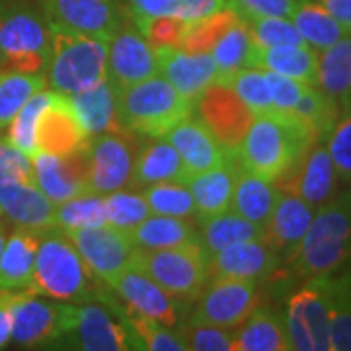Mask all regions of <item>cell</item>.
Returning a JSON list of instances; mask_svg holds the SVG:
<instances>
[{
	"label": "cell",
	"mask_w": 351,
	"mask_h": 351,
	"mask_svg": "<svg viewBox=\"0 0 351 351\" xmlns=\"http://www.w3.org/2000/svg\"><path fill=\"white\" fill-rule=\"evenodd\" d=\"M151 207V213L195 219V203L186 182H162L141 189Z\"/></svg>",
	"instance_id": "7bdbcfd3"
},
{
	"label": "cell",
	"mask_w": 351,
	"mask_h": 351,
	"mask_svg": "<svg viewBox=\"0 0 351 351\" xmlns=\"http://www.w3.org/2000/svg\"><path fill=\"white\" fill-rule=\"evenodd\" d=\"M49 24L110 41L125 22L117 0H39Z\"/></svg>",
	"instance_id": "2e32d148"
},
{
	"label": "cell",
	"mask_w": 351,
	"mask_h": 351,
	"mask_svg": "<svg viewBox=\"0 0 351 351\" xmlns=\"http://www.w3.org/2000/svg\"><path fill=\"white\" fill-rule=\"evenodd\" d=\"M88 143L90 135L76 115L71 98L53 92V98L39 115L36 131L38 152L63 156L86 149Z\"/></svg>",
	"instance_id": "d6986e66"
},
{
	"label": "cell",
	"mask_w": 351,
	"mask_h": 351,
	"mask_svg": "<svg viewBox=\"0 0 351 351\" xmlns=\"http://www.w3.org/2000/svg\"><path fill=\"white\" fill-rule=\"evenodd\" d=\"M256 47L258 45L252 39L248 24L240 18L237 24L226 29L223 38L219 39L211 49V55L219 69L217 82H225L228 76L240 69H250Z\"/></svg>",
	"instance_id": "8d00e7d4"
},
{
	"label": "cell",
	"mask_w": 351,
	"mask_h": 351,
	"mask_svg": "<svg viewBox=\"0 0 351 351\" xmlns=\"http://www.w3.org/2000/svg\"><path fill=\"white\" fill-rule=\"evenodd\" d=\"M240 20V14L234 8H223L217 12L195 18L186 22L184 38H182V49L191 53H211L215 43L223 38L226 29Z\"/></svg>",
	"instance_id": "ab89813d"
},
{
	"label": "cell",
	"mask_w": 351,
	"mask_h": 351,
	"mask_svg": "<svg viewBox=\"0 0 351 351\" xmlns=\"http://www.w3.org/2000/svg\"><path fill=\"white\" fill-rule=\"evenodd\" d=\"M55 350L125 351L138 350V343L133 330L113 318L110 306L84 302L69 306L63 336Z\"/></svg>",
	"instance_id": "9c48e42d"
},
{
	"label": "cell",
	"mask_w": 351,
	"mask_h": 351,
	"mask_svg": "<svg viewBox=\"0 0 351 351\" xmlns=\"http://www.w3.org/2000/svg\"><path fill=\"white\" fill-rule=\"evenodd\" d=\"M283 320L291 351L332 350V287L328 276L306 279L289 297Z\"/></svg>",
	"instance_id": "ba28073f"
},
{
	"label": "cell",
	"mask_w": 351,
	"mask_h": 351,
	"mask_svg": "<svg viewBox=\"0 0 351 351\" xmlns=\"http://www.w3.org/2000/svg\"><path fill=\"white\" fill-rule=\"evenodd\" d=\"M106 205V219L108 225L121 228L129 232L133 226L143 223L149 215L151 207L141 191H129V189H115L104 195Z\"/></svg>",
	"instance_id": "ee69618b"
},
{
	"label": "cell",
	"mask_w": 351,
	"mask_h": 351,
	"mask_svg": "<svg viewBox=\"0 0 351 351\" xmlns=\"http://www.w3.org/2000/svg\"><path fill=\"white\" fill-rule=\"evenodd\" d=\"M189 176L182 164V158L174 147L164 137L154 138L145 145L135 156L133 174H131V188L143 189L162 184V182H186Z\"/></svg>",
	"instance_id": "f1b7e54d"
},
{
	"label": "cell",
	"mask_w": 351,
	"mask_h": 351,
	"mask_svg": "<svg viewBox=\"0 0 351 351\" xmlns=\"http://www.w3.org/2000/svg\"><path fill=\"white\" fill-rule=\"evenodd\" d=\"M252 66L316 86L318 51L308 45H283L267 49L256 47Z\"/></svg>",
	"instance_id": "836d02e7"
},
{
	"label": "cell",
	"mask_w": 351,
	"mask_h": 351,
	"mask_svg": "<svg viewBox=\"0 0 351 351\" xmlns=\"http://www.w3.org/2000/svg\"><path fill=\"white\" fill-rule=\"evenodd\" d=\"M45 86L47 80L43 75H27L0 66V133L6 131L25 101Z\"/></svg>",
	"instance_id": "74e56055"
},
{
	"label": "cell",
	"mask_w": 351,
	"mask_h": 351,
	"mask_svg": "<svg viewBox=\"0 0 351 351\" xmlns=\"http://www.w3.org/2000/svg\"><path fill=\"white\" fill-rule=\"evenodd\" d=\"M351 256V189L316 209L297 254L293 271L302 279L330 276Z\"/></svg>",
	"instance_id": "7a4b0ae2"
},
{
	"label": "cell",
	"mask_w": 351,
	"mask_h": 351,
	"mask_svg": "<svg viewBox=\"0 0 351 351\" xmlns=\"http://www.w3.org/2000/svg\"><path fill=\"white\" fill-rule=\"evenodd\" d=\"M279 197H281V189L276 182L240 168L232 191L230 209L265 228Z\"/></svg>",
	"instance_id": "d6a6232c"
},
{
	"label": "cell",
	"mask_w": 351,
	"mask_h": 351,
	"mask_svg": "<svg viewBox=\"0 0 351 351\" xmlns=\"http://www.w3.org/2000/svg\"><path fill=\"white\" fill-rule=\"evenodd\" d=\"M131 131H112L90 137L88 143V189L110 193L131 184L135 164V143Z\"/></svg>",
	"instance_id": "7c38bea8"
},
{
	"label": "cell",
	"mask_w": 351,
	"mask_h": 351,
	"mask_svg": "<svg viewBox=\"0 0 351 351\" xmlns=\"http://www.w3.org/2000/svg\"><path fill=\"white\" fill-rule=\"evenodd\" d=\"M127 234L135 250L151 252L195 242L199 240V228L191 223V219L151 213L143 223L133 226Z\"/></svg>",
	"instance_id": "4dcf8cb0"
},
{
	"label": "cell",
	"mask_w": 351,
	"mask_h": 351,
	"mask_svg": "<svg viewBox=\"0 0 351 351\" xmlns=\"http://www.w3.org/2000/svg\"><path fill=\"white\" fill-rule=\"evenodd\" d=\"M193 110L195 101L182 96L160 75L119 90L121 123L138 137H164Z\"/></svg>",
	"instance_id": "8992f818"
},
{
	"label": "cell",
	"mask_w": 351,
	"mask_h": 351,
	"mask_svg": "<svg viewBox=\"0 0 351 351\" xmlns=\"http://www.w3.org/2000/svg\"><path fill=\"white\" fill-rule=\"evenodd\" d=\"M6 237H8V230H6V225L0 221V252L4 248V242H6Z\"/></svg>",
	"instance_id": "91938a15"
},
{
	"label": "cell",
	"mask_w": 351,
	"mask_h": 351,
	"mask_svg": "<svg viewBox=\"0 0 351 351\" xmlns=\"http://www.w3.org/2000/svg\"><path fill=\"white\" fill-rule=\"evenodd\" d=\"M34 180L55 205L80 195L88 189V147L71 154L36 152L32 156Z\"/></svg>",
	"instance_id": "ac0fdd59"
},
{
	"label": "cell",
	"mask_w": 351,
	"mask_h": 351,
	"mask_svg": "<svg viewBox=\"0 0 351 351\" xmlns=\"http://www.w3.org/2000/svg\"><path fill=\"white\" fill-rule=\"evenodd\" d=\"M110 289L117 293L119 301L129 311L160 322L164 326H180L188 318V314L184 313L186 302L174 299L152 277L133 263H129V267L113 279Z\"/></svg>",
	"instance_id": "5bb4252c"
},
{
	"label": "cell",
	"mask_w": 351,
	"mask_h": 351,
	"mask_svg": "<svg viewBox=\"0 0 351 351\" xmlns=\"http://www.w3.org/2000/svg\"><path fill=\"white\" fill-rule=\"evenodd\" d=\"M301 0H230V8L240 14L242 20L281 16L289 18Z\"/></svg>",
	"instance_id": "db71d44e"
},
{
	"label": "cell",
	"mask_w": 351,
	"mask_h": 351,
	"mask_svg": "<svg viewBox=\"0 0 351 351\" xmlns=\"http://www.w3.org/2000/svg\"><path fill=\"white\" fill-rule=\"evenodd\" d=\"M316 88L338 106L339 112H348L351 98V34L318 51Z\"/></svg>",
	"instance_id": "f546056e"
},
{
	"label": "cell",
	"mask_w": 351,
	"mask_h": 351,
	"mask_svg": "<svg viewBox=\"0 0 351 351\" xmlns=\"http://www.w3.org/2000/svg\"><path fill=\"white\" fill-rule=\"evenodd\" d=\"M12 336V314H10V291L0 289V350L10 343Z\"/></svg>",
	"instance_id": "6f0895ef"
},
{
	"label": "cell",
	"mask_w": 351,
	"mask_h": 351,
	"mask_svg": "<svg viewBox=\"0 0 351 351\" xmlns=\"http://www.w3.org/2000/svg\"><path fill=\"white\" fill-rule=\"evenodd\" d=\"M131 20L154 49H172L182 45L186 20L178 16H131Z\"/></svg>",
	"instance_id": "681fc988"
},
{
	"label": "cell",
	"mask_w": 351,
	"mask_h": 351,
	"mask_svg": "<svg viewBox=\"0 0 351 351\" xmlns=\"http://www.w3.org/2000/svg\"><path fill=\"white\" fill-rule=\"evenodd\" d=\"M239 170L240 164L237 154H228L221 164L189 178L188 188L195 203L197 221L209 219L230 209Z\"/></svg>",
	"instance_id": "484cf974"
},
{
	"label": "cell",
	"mask_w": 351,
	"mask_h": 351,
	"mask_svg": "<svg viewBox=\"0 0 351 351\" xmlns=\"http://www.w3.org/2000/svg\"><path fill=\"white\" fill-rule=\"evenodd\" d=\"M69 98L90 137L112 131H129L119 117V88L110 76Z\"/></svg>",
	"instance_id": "4316f807"
},
{
	"label": "cell",
	"mask_w": 351,
	"mask_h": 351,
	"mask_svg": "<svg viewBox=\"0 0 351 351\" xmlns=\"http://www.w3.org/2000/svg\"><path fill=\"white\" fill-rule=\"evenodd\" d=\"M223 84H228L232 88L254 115L274 112V104H271V96H269V88L265 82L263 69H256V66L240 69V71L228 76Z\"/></svg>",
	"instance_id": "7dc6e473"
},
{
	"label": "cell",
	"mask_w": 351,
	"mask_h": 351,
	"mask_svg": "<svg viewBox=\"0 0 351 351\" xmlns=\"http://www.w3.org/2000/svg\"><path fill=\"white\" fill-rule=\"evenodd\" d=\"M66 237L73 240L90 274L108 287L115 277L129 267L135 254L129 234L112 225L78 228L66 232Z\"/></svg>",
	"instance_id": "4fadbf2b"
},
{
	"label": "cell",
	"mask_w": 351,
	"mask_h": 351,
	"mask_svg": "<svg viewBox=\"0 0 351 351\" xmlns=\"http://www.w3.org/2000/svg\"><path fill=\"white\" fill-rule=\"evenodd\" d=\"M131 263L186 304L195 301L211 279L209 256L199 240L166 250H135Z\"/></svg>",
	"instance_id": "52a82bcc"
},
{
	"label": "cell",
	"mask_w": 351,
	"mask_h": 351,
	"mask_svg": "<svg viewBox=\"0 0 351 351\" xmlns=\"http://www.w3.org/2000/svg\"><path fill=\"white\" fill-rule=\"evenodd\" d=\"M223 8H230V0H182L178 8V18L189 22Z\"/></svg>",
	"instance_id": "9f6ffc18"
},
{
	"label": "cell",
	"mask_w": 351,
	"mask_h": 351,
	"mask_svg": "<svg viewBox=\"0 0 351 351\" xmlns=\"http://www.w3.org/2000/svg\"><path fill=\"white\" fill-rule=\"evenodd\" d=\"M281 180H285V191L297 193L308 205H313L314 209L322 207L338 193V170L332 162L326 145L320 141H316L311 151L297 164V168L283 176Z\"/></svg>",
	"instance_id": "44dd1931"
},
{
	"label": "cell",
	"mask_w": 351,
	"mask_h": 351,
	"mask_svg": "<svg viewBox=\"0 0 351 351\" xmlns=\"http://www.w3.org/2000/svg\"><path fill=\"white\" fill-rule=\"evenodd\" d=\"M96 277L78 254L73 240L57 226L41 232L34 276L27 291L55 301H90L98 293Z\"/></svg>",
	"instance_id": "3957f363"
},
{
	"label": "cell",
	"mask_w": 351,
	"mask_h": 351,
	"mask_svg": "<svg viewBox=\"0 0 351 351\" xmlns=\"http://www.w3.org/2000/svg\"><path fill=\"white\" fill-rule=\"evenodd\" d=\"M0 219H2V209H0Z\"/></svg>",
	"instance_id": "6125c7cd"
},
{
	"label": "cell",
	"mask_w": 351,
	"mask_h": 351,
	"mask_svg": "<svg viewBox=\"0 0 351 351\" xmlns=\"http://www.w3.org/2000/svg\"><path fill=\"white\" fill-rule=\"evenodd\" d=\"M301 38L314 51H322L350 34L338 20L316 0H301L289 16Z\"/></svg>",
	"instance_id": "d590c367"
},
{
	"label": "cell",
	"mask_w": 351,
	"mask_h": 351,
	"mask_svg": "<svg viewBox=\"0 0 351 351\" xmlns=\"http://www.w3.org/2000/svg\"><path fill=\"white\" fill-rule=\"evenodd\" d=\"M314 213L316 209L313 205H308L297 193L281 191V197L265 225V240L279 254L281 262L293 260L313 223Z\"/></svg>",
	"instance_id": "603a6c76"
},
{
	"label": "cell",
	"mask_w": 351,
	"mask_h": 351,
	"mask_svg": "<svg viewBox=\"0 0 351 351\" xmlns=\"http://www.w3.org/2000/svg\"><path fill=\"white\" fill-rule=\"evenodd\" d=\"M0 209L14 226L45 230L55 226L57 205L36 186L27 182L0 184Z\"/></svg>",
	"instance_id": "d4e9b609"
},
{
	"label": "cell",
	"mask_w": 351,
	"mask_h": 351,
	"mask_svg": "<svg viewBox=\"0 0 351 351\" xmlns=\"http://www.w3.org/2000/svg\"><path fill=\"white\" fill-rule=\"evenodd\" d=\"M160 75L189 100H197L209 86L217 84L219 69L211 53H191L182 47L156 49Z\"/></svg>",
	"instance_id": "7402d4cb"
},
{
	"label": "cell",
	"mask_w": 351,
	"mask_h": 351,
	"mask_svg": "<svg viewBox=\"0 0 351 351\" xmlns=\"http://www.w3.org/2000/svg\"><path fill=\"white\" fill-rule=\"evenodd\" d=\"M232 351H291L283 314L271 308H254L234 328Z\"/></svg>",
	"instance_id": "1f68e13d"
},
{
	"label": "cell",
	"mask_w": 351,
	"mask_h": 351,
	"mask_svg": "<svg viewBox=\"0 0 351 351\" xmlns=\"http://www.w3.org/2000/svg\"><path fill=\"white\" fill-rule=\"evenodd\" d=\"M318 135L295 113L269 112L256 115L237 158L242 170L277 182L297 168Z\"/></svg>",
	"instance_id": "6da1fadb"
},
{
	"label": "cell",
	"mask_w": 351,
	"mask_h": 351,
	"mask_svg": "<svg viewBox=\"0 0 351 351\" xmlns=\"http://www.w3.org/2000/svg\"><path fill=\"white\" fill-rule=\"evenodd\" d=\"M108 225L104 195L96 191H84L71 199L57 203L55 209V226L64 232L90 228V226Z\"/></svg>",
	"instance_id": "f35d334b"
},
{
	"label": "cell",
	"mask_w": 351,
	"mask_h": 351,
	"mask_svg": "<svg viewBox=\"0 0 351 351\" xmlns=\"http://www.w3.org/2000/svg\"><path fill=\"white\" fill-rule=\"evenodd\" d=\"M178 332L186 341L188 351H232L234 350V328L217 326L209 322L188 318L180 324Z\"/></svg>",
	"instance_id": "bcb514c9"
},
{
	"label": "cell",
	"mask_w": 351,
	"mask_h": 351,
	"mask_svg": "<svg viewBox=\"0 0 351 351\" xmlns=\"http://www.w3.org/2000/svg\"><path fill=\"white\" fill-rule=\"evenodd\" d=\"M69 302L55 301L27 289L10 291L12 336L10 343L22 350L53 348L61 339Z\"/></svg>",
	"instance_id": "30bf717a"
},
{
	"label": "cell",
	"mask_w": 351,
	"mask_h": 351,
	"mask_svg": "<svg viewBox=\"0 0 351 351\" xmlns=\"http://www.w3.org/2000/svg\"><path fill=\"white\" fill-rule=\"evenodd\" d=\"M51 55V25L41 10L22 0L0 2V66L43 75Z\"/></svg>",
	"instance_id": "5b68a950"
},
{
	"label": "cell",
	"mask_w": 351,
	"mask_h": 351,
	"mask_svg": "<svg viewBox=\"0 0 351 351\" xmlns=\"http://www.w3.org/2000/svg\"><path fill=\"white\" fill-rule=\"evenodd\" d=\"M263 73H265V82H267V88H269L274 112L293 113V108H295V104L301 96L304 82L277 75V73H269V71H263Z\"/></svg>",
	"instance_id": "f5cc1de1"
},
{
	"label": "cell",
	"mask_w": 351,
	"mask_h": 351,
	"mask_svg": "<svg viewBox=\"0 0 351 351\" xmlns=\"http://www.w3.org/2000/svg\"><path fill=\"white\" fill-rule=\"evenodd\" d=\"M41 232L43 230L16 226L6 237L4 248L0 252V289L2 291H22L29 287Z\"/></svg>",
	"instance_id": "83f0119b"
},
{
	"label": "cell",
	"mask_w": 351,
	"mask_h": 351,
	"mask_svg": "<svg viewBox=\"0 0 351 351\" xmlns=\"http://www.w3.org/2000/svg\"><path fill=\"white\" fill-rule=\"evenodd\" d=\"M248 24L250 36L258 47H283V45H306L299 29L291 22V18L265 16L244 20Z\"/></svg>",
	"instance_id": "c3c4849f"
},
{
	"label": "cell",
	"mask_w": 351,
	"mask_h": 351,
	"mask_svg": "<svg viewBox=\"0 0 351 351\" xmlns=\"http://www.w3.org/2000/svg\"><path fill=\"white\" fill-rule=\"evenodd\" d=\"M51 25V55L45 80L53 92L73 96L108 76V41Z\"/></svg>",
	"instance_id": "277c9868"
},
{
	"label": "cell",
	"mask_w": 351,
	"mask_h": 351,
	"mask_svg": "<svg viewBox=\"0 0 351 351\" xmlns=\"http://www.w3.org/2000/svg\"><path fill=\"white\" fill-rule=\"evenodd\" d=\"M332 287V350L351 351V277L328 276Z\"/></svg>",
	"instance_id": "f6af8a7d"
},
{
	"label": "cell",
	"mask_w": 351,
	"mask_h": 351,
	"mask_svg": "<svg viewBox=\"0 0 351 351\" xmlns=\"http://www.w3.org/2000/svg\"><path fill=\"white\" fill-rule=\"evenodd\" d=\"M324 145L338 170L339 180L351 184V112L339 115L336 125L324 138Z\"/></svg>",
	"instance_id": "f907efd6"
},
{
	"label": "cell",
	"mask_w": 351,
	"mask_h": 351,
	"mask_svg": "<svg viewBox=\"0 0 351 351\" xmlns=\"http://www.w3.org/2000/svg\"><path fill=\"white\" fill-rule=\"evenodd\" d=\"M351 34V0H316Z\"/></svg>",
	"instance_id": "680465c9"
},
{
	"label": "cell",
	"mask_w": 351,
	"mask_h": 351,
	"mask_svg": "<svg viewBox=\"0 0 351 351\" xmlns=\"http://www.w3.org/2000/svg\"><path fill=\"white\" fill-rule=\"evenodd\" d=\"M164 138L178 151L189 178L213 168L228 156L211 131L203 125L199 117H193V113L172 127Z\"/></svg>",
	"instance_id": "cb8c5ba5"
},
{
	"label": "cell",
	"mask_w": 351,
	"mask_h": 351,
	"mask_svg": "<svg viewBox=\"0 0 351 351\" xmlns=\"http://www.w3.org/2000/svg\"><path fill=\"white\" fill-rule=\"evenodd\" d=\"M199 228V242L203 250L211 258L213 254L223 250L230 244H237L242 240L265 239V228L248 219H244L232 209H226L223 213L197 221Z\"/></svg>",
	"instance_id": "e575fe53"
},
{
	"label": "cell",
	"mask_w": 351,
	"mask_h": 351,
	"mask_svg": "<svg viewBox=\"0 0 351 351\" xmlns=\"http://www.w3.org/2000/svg\"><path fill=\"white\" fill-rule=\"evenodd\" d=\"M53 98V90H39L38 94H34L29 100L25 101L20 108V112L14 115L10 125L6 127V135L16 149L25 152L27 156H34L38 152V145H36V131H38V121L41 112L45 110V106L49 104Z\"/></svg>",
	"instance_id": "60d3db41"
},
{
	"label": "cell",
	"mask_w": 351,
	"mask_h": 351,
	"mask_svg": "<svg viewBox=\"0 0 351 351\" xmlns=\"http://www.w3.org/2000/svg\"><path fill=\"white\" fill-rule=\"evenodd\" d=\"M279 263V254L265 239L242 240L209 258V274L211 277H234L260 283L274 276Z\"/></svg>",
	"instance_id": "ffe728a7"
},
{
	"label": "cell",
	"mask_w": 351,
	"mask_h": 351,
	"mask_svg": "<svg viewBox=\"0 0 351 351\" xmlns=\"http://www.w3.org/2000/svg\"><path fill=\"white\" fill-rule=\"evenodd\" d=\"M293 113L299 115L302 121H306L313 127L314 133L318 135V141H324L339 119V108L328 98L324 92H320L313 84H304L301 96L293 108Z\"/></svg>",
	"instance_id": "b9f144b4"
},
{
	"label": "cell",
	"mask_w": 351,
	"mask_h": 351,
	"mask_svg": "<svg viewBox=\"0 0 351 351\" xmlns=\"http://www.w3.org/2000/svg\"><path fill=\"white\" fill-rule=\"evenodd\" d=\"M182 0H127L131 16H178Z\"/></svg>",
	"instance_id": "11a10c76"
},
{
	"label": "cell",
	"mask_w": 351,
	"mask_h": 351,
	"mask_svg": "<svg viewBox=\"0 0 351 351\" xmlns=\"http://www.w3.org/2000/svg\"><path fill=\"white\" fill-rule=\"evenodd\" d=\"M6 182L36 184L34 164H32V156L16 149L6 137H0V184Z\"/></svg>",
	"instance_id": "816d5d0a"
},
{
	"label": "cell",
	"mask_w": 351,
	"mask_h": 351,
	"mask_svg": "<svg viewBox=\"0 0 351 351\" xmlns=\"http://www.w3.org/2000/svg\"><path fill=\"white\" fill-rule=\"evenodd\" d=\"M203 125L211 131L226 154H237L246 137L254 113L240 100L239 94L223 82L209 86L195 100V110Z\"/></svg>",
	"instance_id": "8fae6325"
},
{
	"label": "cell",
	"mask_w": 351,
	"mask_h": 351,
	"mask_svg": "<svg viewBox=\"0 0 351 351\" xmlns=\"http://www.w3.org/2000/svg\"><path fill=\"white\" fill-rule=\"evenodd\" d=\"M154 75H160L158 51L125 20L108 41V76L121 90Z\"/></svg>",
	"instance_id": "e0dca14e"
},
{
	"label": "cell",
	"mask_w": 351,
	"mask_h": 351,
	"mask_svg": "<svg viewBox=\"0 0 351 351\" xmlns=\"http://www.w3.org/2000/svg\"><path fill=\"white\" fill-rule=\"evenodd\" d=\"M348 112H351V98H350V108H348Z\"/></svg>",
	"instance_id": "94428289"
},
{
	"label": "cell",
	"mask_w": 351,
	"mask_h": 351,
	"mask_svg": "<svg viewBox=\"0 0 351 351\" xmlns=\"http://www.w3.org/2000/svg\"><path fill=\"white\" fill-rule=\"evenodd\" d=\"M258 283L234 277H211L201 295L191 318L217 326L237 328L254 311Z\"/></svg>",
	"instance_id": "9a60e30c"
}]
</instances>
